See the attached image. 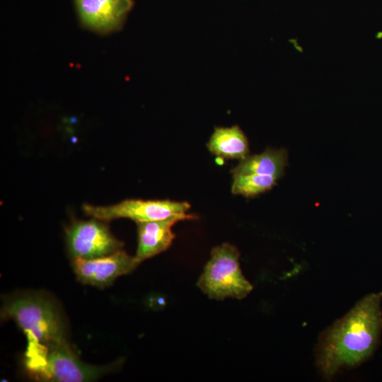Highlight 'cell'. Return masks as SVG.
Returning a JSON list of instances; mask_svg holds the SVG:
<instances>
[{"label": "cell", "mask_w": 382, "mask_h": 382, "mask_svg": "<svg viewBox=\"0 0 382 382\" xmlns=\"http://www.w3.org/2000/svg\"><path fill=\"white\" fill-rule=\"evenodd\" d=\"M381 302L382 291L366 294L320 334L316 364L324 379L330 381L373 355L382 332Z\"/></svg>", "instance_id": "6da1fadb"}, {"label": "cell", "mask_w": 382, "mask_h": 382, "mask_svg": "<svg viewBox=\"0 0 382 382\" xmlns=\"http://www.w3.org/2000/svg\"><path fill=\"white\" fill-rule=\"evenodd\" d=\"M117 364L105 366L87 364L80 359L67 340L27 347L25 354L28 372L41 381H93L110 373Z\"/></svg>", "instance_id": "7a4b0ae2"}, {"label": "cell", "mask_w": 382, "mask_h": 382, "mask_svg": "<svg viewBox=\"0 0 382 382\" xmlns=\"http://www.w3.org/2000/svg\"><path fill=\"white\" fill-rule=\"evenodd\" d=\"M1 318L13 320L25 335L28 345H46L66 339L59 306L47 295L26 293L4 302Z\"/></svg>", "instance_id": "3957f363"}, {"label": "cell", "mask_w": 382, "mask_h": 382, "mask_svg": "<svg viewBox=\"0 0 382 382\" xmlns=\"http://www.w3.org/2000/svg\"><path fill=\"white\" fill-rule=\"evenodd\" d=\"M239 257L237 248L229 243L214 248L197 286L211 299L246 297L253 286L243 274Z\"/></svg>", "instance_id": "277c9868"}, {"label": "cell", "mask_w": 382, "mask_h": 382, "mask_svg": "<svg viewBox=\"0 0 382 382\" xmlns=\"http://www.w3.org/2000/svg\"><path fill=\"white\" fill-rule=\"evenodd\" d=\"M190 204L187 202L169 199L143 200L127 199L119 203L96 206L83 204L82 210L87 216L104 221L127 218L137 222L166 219L187 215Z\"/></svg>", "instance_id": "5b68a950"}, {"label": "cell", "mask_w": 382, "mask_h": 382, "mask_svg": "<svg viewBox=\"0 0 382 382\" xmlns=\"http://www.w3.org/2000/svg\"><path fill=\"white\" fill-rule=\"evenodd\" d=\"M66 243L72 260H90L122 249L124 243L110 232L106 221L91 218L72 220L65 228Z\"/></svg>", "instance_id": "8992f818"}, {"label": "cell", "mask_w": 382, "mask_h": 382, "mask_svg": "<svg viewBox=\"0 0 382 382\" xmlns=\"http://www.w3.org/2000/svg\"><path fill=\"white\" fill-rule=\"evenodd\" d=\"M72 268L77 279L83 284L105 288L117 277L132 272L139 263L122 249L105 256L72 260Z\"/></svg>", "instance_id": "52a82bcc"}, {"label": "cell", "mask_w": 382, "mask_h": 382, "mask_svg": "<svg viewBox=\"0 0 382 382\" xmlns=\"http://www.w3.org/2000/svg\"><path fill=\"white\" fill-rule=\"evenodd\" d=\"M74 4L83 26L99 33H108L120 28L133 1L74 0Z\"/></svg>", "instance_id": "ba28073f"}, {"label": "cell", "mask_w": 382, "mask_h": 382, "mask_svg": "<svg viewBox=\"0 0 382 382\" xmlns=\"http://www.w3.org/2000/svg\"><path fill=\"white\" fill-rule=\"evenodd\" d=\"M195 218L193 214H187L163 220L137 222L138 244L134 256L136 261L140 264L166 250L175 238L173 226L179 221Z\"/></svg>", "instance_id": "9c48e42d"}, {"label": "cell", "mask_w": 382, "mask_h": 382, "mask_svg": "<svg viewBox=\"0 0 382 382\" xmlns=\"http://www.w3.org/2000/svg\"><path fill=\"white\" fill-rule=\"evenodd\" d=\"M288 155L284 149H267L264 152L247 156L231 171L233 175L258 174L273 176L278 180L284 174Z\"/></svg>", "instance_id": "30bf717a"}, {"label": "cell", "mask_w": 382, "mask_h": 382, "mask_svg": "<svg viewBox=\"0 0 382 382\" xmlns=\"http://www.w3.org/2000/svg\"><path fill=\"white\" fill-rule=\"evenodd\" d=\"M209 151L218 157L226 159H243L249 152L248 141L241 128L216 127L208 143Z\"/></svg>", "instance_id": "8fae6325"}, {"label": "cell", "mask_w": 382, "mask_h": 382, "mask_svg": "<svg viewBox=\"0 0 382 382\" xmlns=\"http://www.w3.org/2000/svg\"><path fill=\"white\" fill-rule=\"evenodd\" d=\"M231 192L245 197H255L272 189L277 178L265 175L246 174L233 176Z\"/></svg>", "instance_id": "7c38bea8"}]
</instances>
